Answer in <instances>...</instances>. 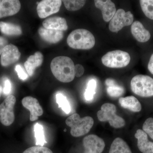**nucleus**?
<instances>
[{
  "mask_svg": "<svg viewBox=\"0 0 153 153\" xmlns=\"http://www.w3.org/2000/svg\"><path fill=\"white\" fill-rule=\"evenodd\" d=\"M56 102L58 108H61L66 114H68L71 110V106L66 97L62 94L58 93L56 95Z\"/></svg>",
  "mask_w": 153,
  "mask_h": 153,
  "instance_id": "26",
  "label": "nucleus"
},
{
  "mask_svg": "<svg viewBox=\"0 0 153 153\" xmlns=\"http://www.w3.org/2000/svg\"><path fill=\"white\" fill-rule=\"evenodd\" d=\"M66 123L71 128L70 133L71 136L79 137L89 132L93 126L94 121L91 117L81 118L79 114L75 113L66 119Z\"/></svg>",
  "mask_w": 153,
  "mask_h": 153,
  "instance_id": "3",
  "label": "nucleus"
},
{
  "mask_svg": "<svg viewBox=\"0 0 153 153\" xmlns=\"http://www.w3.org/2000/svg\"><path fill=\"white\" fill-rule=\"evenodd\" d=\"M119 102L124 108L129 110L133 112H139L141 111L142 105L140 102L133 96L120 97L119 100Z\"/></svg>",
  "mask_w": 153,
  "mask_h": 153,
  "instance_id": "20",
  "label": "nucleus"
},
{
  "mask_svg": "<svg viewBox=\"0 0 153 153\" xmlns=\"http://www.w3.org/2000/svg\"><path fill=\"white\" fill-rule=\"evenodd\" d=\"M38 33L44 41L51 44H56L63 38V31L50 30L41 27L38 30Z\"/></svg>",
  "mask_w": 153,
  "mask_h": 153,
  "instance_id": "17",
  "label": "nucleus"
},
{
  "mask_svg": "<svg viewBox=\"0 0 153 153\" xmlns=\"http://www.w3.org/2000/svg\"><path fill=\"white\" fill-rule=\"evenodd\" d=\"M12 85L9 79H7L5 82L4 87V94H9L11 92Z\"/></svg>",
  "mask_w": 153,
  "mask_h": 153,
  "instance_id": "35",
  "label": "nucleus"
},
{
  "mask_svg": "<svg viewBox=\"0 0 153 153\" xmlns=\"http://www.w3.org/2000/svg\"><path fill=\"white\" fill-rule=\"evenodd\" d=\"M44 28L50 30L66 31L68 25L66 19L59 17H53L45 19L43 22Z\"/></svg>",
  "mask_w": 153,
  "mask_h": 153,
  "instance_id": "18",
  "label": "nucleus"
},
{
  "mask_svg": "<svg viewBox=\"0 0 153 153\" xmlns=\"http://www.w3.org/2000/svg\"><path fill=\"white\" fill-rule=\"evenodd\" d=\"M21 55V53L16 46L9 44L3 50L0 63L1 66L7 67L17 62L20 59Z\"/></svg>",
  "mask_w": 153,
  "mask_h": 153,
  "instance_id": "11",
  "label": "nucleus"
},
{
  "mask_svg": "<svg viewBox=\"0 0 153 153\" xmlns=\"http://www.w3.org/2000/svg\"><path fill=\"white\" fill-rule=\"evenodd\" d=\"M0 31L9 36H20L22 33V28L19 25L4 22H0Z\"/></svg>",
  "mask_w": 153,
  "mask_h": 153,
  "instance_id": "22",
  "label": "nucleus"
},
{
  "mask_svg": "<svg viewBox=\"0 0 153 153\" xmlns=\"http://www.w3.org/2000/svg\"><path fill=\"white\" fill-rule=\"evenodd\" d=\"M62 1L60 0H43L38 3L37 7L38 16L45 19L60 10Z\"/></svg>",
  "mask_w": 153,
  "mask_h": 153,
  "instance_id": "9",
  "label": "nucleus"
},
{
  "mask_svg": "<svg viewBox=\"0 0 153 153\" xmlns=\"http://www.w3.org/2000/svg\"><path fill=\"white\" fill-rule=\"evenodd\" d=\"M133 22L134 16L130 11L126 12L123 9H119L110 22L109 30L117 33L124 27L131 25Z\"/></svg>",
  "mask_w": 153,
  "mask_h": 153,
  "instance_id": "8",
  "label": "nucleus"
},
{
  "mask_svg": "<svg viewBox=\"0 0 153 153\" xmlns=\"http://www.w3.org/2000/svg\"><path fill=\"white\" fill-rule=\"evenodd\" d=\"M8 44L7 40L4 37L0 36V55H1L4 48Z\"/></svg>",
  "mask_w": 153,
  "mask_h": 153,
  "instance_id": "33",
  "label": "nucleus"
},
{
  "mask_svg": "<svg viewBox=\"0 0 153 153\" xmlns=\"http://www.w3.org/2000/svg\"><path fill=\"white\" fill-rule=\"evenodd\" d=\"M22 104L25 108L30 111V120L35 121L44 113V111L38 100L31 96L25 97L22 100Z\"/></svg>",
  "mask_w": 153,
  "mask_h": 153,
  "instance_id": "12",
  "label": "nucleus"
},
{
  "mask_svg": "<svg viewBox=\"0 0 153 153\" xmlns=\"http://www.w3.org/2000/svg\"><path fill=\"white\" fill-rule=\"evenodd\" d=\"M35 137L36 139V145L37 146H43L47 143L45 140L44 127L42 125L38 123L35 124L34 128Z\"/></svg>",
  "mask_w": 153,
  "mask_h": 153,
  "instance_id": "24",
  "label": "nucleus"
},
{
  "mask_svg": "<svg viewBox=\"0 0 153 153\" xmlns=\"http://www.w3.org/2000/svg\"><path fill=\"white\" fill-rule=\"evenodd\" d=\"M21 8L18 0H0V19L16 15Z\"/></svg>",
  "mask_w": 153,
  "mask_h": 153,
  "instance_id": "13",
  "label": "nucleus"
},
{
  "mask_svg": "<svg viewBox=\"0 0 153 153\" xmlns=\"http://www.w3.org/2000/svg\"><path fill=\"white\" fill-rule=\"evenodd\" d=\"M140 6L143 13L148 19L153 21V0H140Z\"/></svg>",
  "mask_w": 153,
  "mask_h": 153,
  "instance_id": "25",
  "label": "nucleus"
},
{
  "mask_svg": "<svg viewBox=\"0 0 153 153\" xmlns=\"http://www.w3.org/2000/svg\"><path fill=\"white\" fill-rule=\"evenodd\" d=\"M44 61V57L41 52H37L35 55H31L25 62L24 66L30 76L34 74L35 69L41 66Z\"/></svg>",
  "mask_w": 153,
  "mask_h": 153,
  "instance_id": "19",
  "label": "nucleus"
},
{
  "mask_svg": "<svg viewBox=\"0 0 153 153\" xmlns=\"http://www.w3.org/2000/svg\"><path fill=\"white\" fill-rule=\"evenodd\" d=\"M131 33L135 39L140 43H146L152 37L150 32L139 21H135L132 23Z\"/></svg>",
  "mask_w": 153,
  "mask_h": 153,
  "instance_id": "14",
  "label": "nucleus"
},
{
  "mask_svg": "<svg viewBox=\"0 0 153 153\" xmlns=\"http://www.w3.org/2000/svg\"><path fill=\"white\" fill-rule=\"evenodd\" d=\"M84 153H102L104 150L105 143L102 139L96 135L86 136L83 140Z\"/></svg>",
  "mask_w": 153,
  "mask_h": 153,
  "instance_id": "10",
  "label": "nucleus"
},
{
  "mask_svg": "<svg viewBox=\"0 0 153 153\" xmlns=\"http://www.w3.org/2000/svg\"><path fill=\"white\" fill-rule=\"evenodd\" d=\"M2 92V87L1 85H0V97H1V95Z\"/></svg>",
  "mask_w": 153,
  "mask_h": 153,
  "instance_id": "36",
  "label": "nucleus"
},
{
  "mask_svg": "<svg viewBox=\"0 0 153 153\" xmlns=\"http://www.w3.org/2000/svg\"><path fill=\"white\" fill-rule=\"evenodd\" d=\"M131 88L135 94L142 97H153V78L149 75L138 74L133 77Z\"/></svg>",
  "mask_w": 153,
  "mask_h": 153,
  "instance_id": "4",
  "label": "nucleus"
},
{
  "mask_svg": "<svg viewBox=\"0 0 153 153\" xmlns=\"http://www.w3.org/2000/svg\"><path fill=\"white\" fill-rule=\"evenodd\" d=\"M105 85L107 86V92L110 97H117L124 93V89L117 83L114 79L108 78L105 81Z\"/></svg>",
  "mask_w": 153,
  "mask_h": 153,
  "instance_id": "23",
  "label": "nucleus"
},
{
  "mask_svg": "<svg viewBox=\"0 0 153 153\" xmlns=\"http://www.w3.org/2000/svg\"><path fill=\"white\" fill-rule=\"evenodd\" d=\"M16 99L13 95H9L0 105V122L3 125L8 126L13 123L15 116L14 108Z\"/></svg>",
  "mask_w": 153,
  "mask_h": 153,
  "instance_id": "7",
  "label": "nucleus"
},
{
  "mask_svg": "<svg viewBox=\"0 0 153 153\" xmlns=\"http://www.w3.org/2000/svg\"><path fill=\"white\" fill-rule=\"evenodd\" d=\"M74 66L72 60L66 56L55 57L50 64L52 74L57 80L63 82H70L74 79Z\"/></svg>",
  "mask_w": 153,
  "mask_h": 153,
  "instance_id": "1",
  "label": "nucleus"
},
{
  "mask_svg": "<svg viewBox=\"0 0 153 153\" xmlns=\"http://www.w3.org/2000/svg\"><path fill=\"white\" fill-rule=\"evenodd\" d=\"M84 67L82 65L79 64H77L74 66V73L75 76L76 77H80L83 75L84 73Z\"/></svg>",
  "mask_w": 153,
  "mask_h": 153,
  "instance_id": "32",
  "label": "nucleus"
},
{
  "mask_svg": "<svg viewBox=\"0 0 153 153\" xmlns=\"http://www.w3.org/2000/svg\"><path fill=\"white\" fill-rule=\"evenodd\" d=\"M137 140V147L142 153H153V142L149 140L147 134L143 130L138 129L135 134Z\"/></svg>",
  "mask_w": 153,
  "mask_h": 153,
  "instance_id": "16",
  "label": "nucleus"
},
{
  "mask_svg": "<svg viewBox=\"0 0 153 153\" xmlns=\"http://www.w3.org/2000/svg\"><path fill=\"white\" fill-rule=\"evenodd\" d=\"M102 62L105 66L111 68H121L128 65L131 57L128 52L117 50L107 52L102 57Z\"/></svg>",
  "mask_w": 153,
  "mask_h": 153,
  "instance_id": "6",
  "label": "nucleus"
},
{
  "mask_svg": "<svg viewBox=\"0 0 153 153\" xmlns=\"http://www.w3.org/2000/svg\"><path fill=\"white\" fill-rule=\"evenodd\" d=\"M65 7L68 11H76L82 8L85 4V1H62Z\"/></svg>",
  "mask_w": 153,
  "mask_h": 153,
  "instance_id": "28",
  "label": "nucleus"
},
{
  "mask_svg": "<svg viewBox=\"0 0 153 153\" xmlns=\"http://www.w3.org/2000/svg\"><path fill=\"white\" fill-rule=\"evenodd\" d=\"M67 43L72 49L88 50L94 47L95 39L93 34L88 30L76 29L68 35Z\"/></svg>",
  "mask_w": 153,
  "mask_h": 153,
  "instance_id": "2",
  "label": "nucleus"
},
{
  "mask_svg": "<svg viewBox=\"0 0 153 153\" xmlns=\"http://www.w3.org/2000/svg\"><path fill=\"white\" fill-rule=\"evenodd\" d=\"M96 86L97 82L95 79H90L88 81L84 94V96L86 101H90L92 100L96 93Z\"/></svg>",
  "mask_w": 153,
  "mask_h": 153,
  "instance_id": "27",
  "label": "nucleus"
},
{
  "mask_svg": "<svg viewBox=\"0 0 153 153\" xmlns=\"http://www.w3.org/2000/svg\"><path fill=\"white\" fill-rule=\"evenodd\" d=\"M23 153H53L49 148L40 146L31 147L24 151Z\"/></svg>",
  "mask_w": 153,
  "mask_h": 153,
  "instance_id": "30",
  "label": "nucleus"
},
{
  "mask_svg": "<svg viewBox=\"0 0 153 153\" xmlns=\"http://www.w3.org/2000/svg\"><path fill=\"white\" fill-rule=\"evenodd\" d=\"M16 70L18 73L19 78L22 80H25L28 78V76L26 72L23 70L22 66L20 65H17L16 67Z\"/></svg>",
  "mask_w": 153,
  "mask_h": 153,
  "instance_id": "31",
  "label": "nucleus"
},
{
  "mask_svg": "<svg viewBox=\"0 0 153 153\" xmlns=\"http://www.w3.org/2000/svg\"><path fill=\"white\" fill-rule=\"evenodd\" d=\"M147 67L148 71L153 75V52L149 58Z\"/></svg>",
  "mask_w": 153,
  "mask_h": 153,
  "instance_id": "34",
  "label": "nucleus"
},
{
  "mask_svg": "<svg viewBox=\"0 0 153 153\" xmlns=\"http://www.w3.org/2000/svg\"><path fill=\"white\" fill-rule=\"evenodd\" d=\"M117 109L114 104L105 103L101 106V109L97 112L99 120L108 122L111 126L114 128L123 127L125 125V120L116 114Z\"/></svg>",
  "mask_w": 153,
  "mask_h": 153,
  "instance_id": "5",
  "label": "nucleus"
},
{
  "mask_svg": "<svg viewBox=\"0 0 153 153\" xmlns=\"http://www.w3.org/2000/svg\"><path fill=\"white\" fill-rule=\"evenodd\" d=\"M94 2L95 7L101 11L105 22H110L116 12L114 3L110 0H96Z\"/></svg>",
  "mask_w": 153,
  "mask_h": 153,
  "instance_id": "15",
  "label": "nucleus"
},
{
  "mask_svg": "<svg viewBox=\"0 0 153 153\" xmlns=\"http://www.w3.org/2000/svg\"><path fill=\"white\" fill-rule=\"evenodd\" d=\"M108 153H132L128 145L122 139H115L111 143Z\"/></svg>",
  "mask_w": 153,
  "mask_h": 153,
  "instance_id": "21",
  "label": "nucleus"
},
{
  "mask_svg": "<svg viewBox=\"0 0 153 153\" xmlns=\"http://www.w3.org/2000/svg\"><path fill=\"white\" fill-rule=\"evenodd\" d=\"M143 130L153 140V118L147 119L143 126Z\"/></svg>",
  "mask_w": 153,
  "mask_h": 153,
  "instance_id": "29",
  "label": "nucleus"
}]
</instances>
